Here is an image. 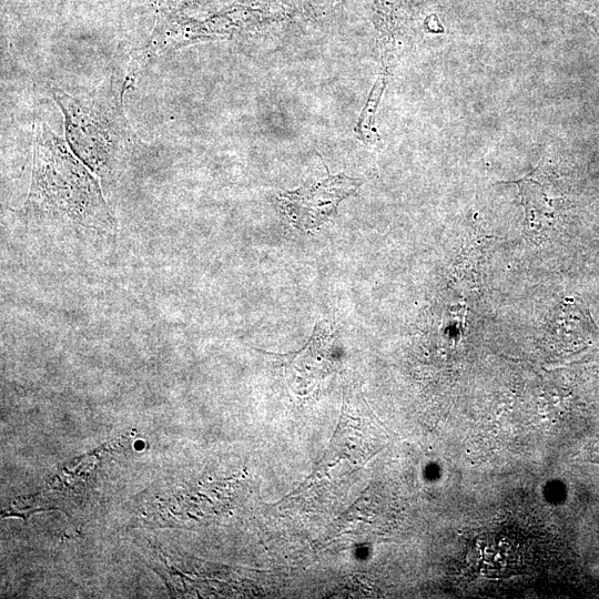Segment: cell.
Here are the masks:
<instances>
[{
	"label": "cell",
	"mask_w": 599,
	"mask_h": 599,
	"mask_svg": "<svg viewBox=\"0 0 599 599\" xmlns=\"http://www.w3.org/2000/svg\"><path fill=\"white\" fill-rule=\"evenodd\" d=\"M586 459L588 461L599 464V435L588 447L586 453Z\"/></svg>",
	"instance_id": "cell-5"
},
{
	"label": "cell",
	"mask_w": 599,
	"mask_h": 599,
	"mask_svg": "<svg viewBox=\"0 0 599 599\" xmlns=\"http://www.w3.org/2000/svg\"><path fill=\"white\" fill-rule=\"evenodd\" d=\"M83 163L45 124L35 125L26 211L91 227L108 223L110 214L99 182Z\"/></svg>",
	"instance_id": "cell-1"
},
{
	"label": "cell",
	"mask_w": 599,
	"mask_h": 599,
	"mask_svg": "<svg viewBox=\"0 0 599 599\" xmlns=\"http://www.w3.org/2000/svg\"><path fill=\"white\" fill-rule=\"evenodd\" d=\"M361 183L343 173L328 175L317 183L280 194L277 204L295 227L303 231L317 229L334 215L338 203L353 194Z\"/></svg>",
	"instance_id": "cell-3"
},
{
	"label": "cell",
	"mask_w": 599,
	"mask_h": 599,
	"mask_svg": "<svg viewBox=\"0 0 599 599\" xmlns=\"http://www.w3.org/2000/svg\"><path fill=\"white\" fill-rule=\"evenodd\" d=\"M386 85L385 75H380L374 84L367 103L365 104L363 112L359 116L358 123L355 128L359 139L367 143H372L378 139V135L372 126L374 113L378 106L379 99Z\"/></svg>",
	"instance_id": "cell-4"
},
{
	"label": "cell",
	"mask_w": 599,
	"mask_h": 599,
	"mask_svg": "<svg viewBox=\"0 0 599 599\" xmlns=\"http://www.w3.org/2000/svg\"><path fill=\"white\" fill-rule=\"evenodd\" d=\"M52 95L62 110L67 142L92 171H109L129 151L131 132L113 94L74 97L58 88Z\"/></svg>",
	"instance_id": "cell-2"
}]
</instances>
